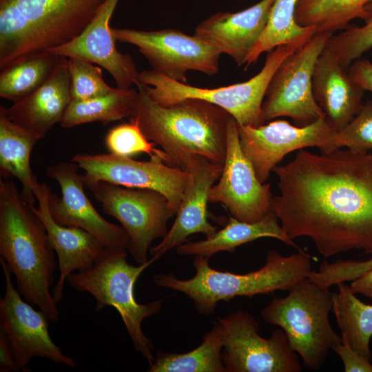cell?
I'll return each instance as SVG.
<instances>
[{
    "label": "cell",
    "mask_w": 372,
    "mask_h": 372,
    "mask_svg": "<svg viewBox=\"0 0 372 372\" xmlns=\"http://www.w3.org/2000/svg\"><path fill=\"white\" fill-rule=\"evenodd\" d=\"M272 172L280 194L271 210L291 240L309 238L324 258L354 249L372 254V153L300 149Z\"/></svg>",
    "instance_id": "6da1fadb"
},
{
    "label": "cell",
    "mask_w": 372,
    "mask_h": 372,
    "mask_svg": "<svg viewBox=\"0 0 372 372\" xmlns=\"http://www.w3.org/2000/svg\"><path fill=\"white\" fill-rule=\"evenodd\" d=\"M130 121L167 155L166 164L184 170L185 163L198 155L224 165L227 125L231 116L224 109L198 99H186L162 105L138 83Z\"/></svg>",
    "instance_id": "7a4b0ae2"
},
{
    "label": "cell",
    "mask_w": 372,
    "mask_h": 372,
    "mask_svg": "<svg viewBox=\"0 0 372 372\" xmlns=\"http://www.w3.org/2000/svg\"><path fill=\"white\" fill-rule=\"evenodd\" d=\"M54 250L45 225L15 183L0 180V255L17 285V290L37 306L50 322L59 318L50 287L56 267Z\"/></svg>",
    "instance_id": "3957f363"
},
{
    "label": "cell",
    "mask_w": 372,
    "mask_h": 372,
    "mask_svg": "<svg viewBox=\"0 0 372 372\" xmlns=\"http://www.w3.org/2000/svg\"><path fill=\"white\" fill-rule=\"evenodd\" d=\"M312 258L300 249L289 256L271 250L262 267L238 274L213 269L209 264V258L195 256L193 266L196 273L192 278L181 280L172 273H158L153 280L158 287L183 293L193 301L200 314L208 316L213 314L220 301L289 291L311 272Z\"/></svg>",
    "instance_id": "277c9868"
},
{
    "label": "cell",
    "mask_w": 372,
    "mask_h": 372,
    "mask_svg": "<svg viewBox=\"0 0 372 372\" xmlns=\"http://www.w3.org/2000/svg\"><path fill=\"white\" fill-rule=\"evenodd\" d=\"M105 0H0V69L80 35Z\"/></svg>",
    "instance_id": "5b68a950"
},
{
    "label": "cell",
    "mask_w": 372,
    "mask_h": 372,
    "mask_svg": "<svg viewBox=\"0 0 372 372\" xmlns=\"http://www.w3.org/2000/svg\"><path fill=\"white\" fill-rule=\"evenodd\" d=\"M158 258L152 256L137 266L127 261V249L105 247L92 268L72 273L67 281L72 288L91 294L98 311L113 307L120 314L134 349L149 366L154 356V345L142 330L144 319L160 311L163 299L139 304L134 296V285L141 273Z\"/></svg>",
    "instance_id": "8992f818"
},
{
    "label": "cell",
    "mask_w": 372,
    "mask_h": 372,
    "mask_svg": "<svg viewBox=\"0 0 372 372\" xmlns=\"http://www.w3.org/2000/svg\"><path fill=\"white\" fill-rule=\"evenodd\" d=\"M284 297H274L260 312L263 320L282 329L303 365L318 370L330 350L342 339L332 327L333 293L307 277Z\"/></svg>",
    "instance_id": "52a82bcc"
},
{
    "label": "cell",
    "mask_w": 372,
    "mask_h": 372,
    "mask_svg": "<svg viewBox=\"0 0 372 372\" xmlns=\"http://www.w3.org/2000/svg\"><path fill=\"white\" fill-rule=\"evenodd\" d=\"M309 37L277 46L267 52L260 71L249 80L216 88H203L171 79L153 70L139 72L138 83L155 102L168 105L186 99H198L230 114L238 125L259 127L265 123L262 105L271 79L282 62L306 43Z\"/></svg>",
    "instance_id": "ba28073f"
},
{
    "label": "cell",
    "mask_w": 372,
    "mask_h": 372,
    "mask_svg": "<svg viewBox=\"0 0 372 372\" xmlns=\"http://www.w3.org/2000/svg\"><path fill=\"white\" fill-rule=\"evenodd\" d=\"M104 213L121 224L130 238L128 251L135 262H146L152 242L167 234V223L175 216L167 198L147 189L128 188L106 181L85 184Z\"/></svg>",
    "instance_id": "9c48e42d"
},
{
    "label": "cell",
    "mask_w": 372,
    "mask_h": 372,
    "mask_svg": "<svg viewBox=\"0 0 372 372\" xmlns=\"http://www.w3.org/2000/svg\"><path fill=\"white\" fill-rule=\"evenodd\" d=\"M332 32H316L279 65L268 85L262 105L264 121L288 116L305 126L324 116L316 102L312 77L316 62Z\"/></svg>",
    "instance_id": "30bf717a"
},
{
    "label": "cell",
    "mask_w": 372,
    "mask_h": 372,
    "mask_svg": "<svg viewBox=\"0 0 372 372\" xmlns=\"http://www.w3.org/2000/svg\"><path fill=\"white\" fill-rule=\"evenodd\" d=\"M222 328V360L226 372H300L298 354L282 329L269 338L259 334L260 326L248 311L237 310L217 320Z\"/></svg>",
    "instance_id": "8fae6325"
},
{
    "label": "cell",
    "mask_w": 372,
    "mask_h": 372,
    "mask_svg": "<svg viewBox=\"0 0 372 372\" xmlns=\"http://www.w3.org/2000/svg\"><path fill=\"white\" fill-rule=\"evenodd\" d=\"M115 40L135 45L153 70L180 83L187 73L196 71L208 76L219 70L221 52L195 34L176 29L141 30L112 28Z\"/></svg>",
    "instance_id": "7c38bea8"
},
{
    "label": "cell",
    "mask_w": 372,
    "mask_h": 372,
    "mask_svg": "<svg viewBox=\"0 0 372 372\" xmlns=\"http://www.w3.org/2000/svg\"><path fill=\"white\" fill-rule=\"evenodd\" d=\"M79 168L85 184L106 181L128 188L147 189L162 194L176 215L185 187L189 180L188 172L167 165L154 156L147 161L113 154H81L71 158Z\"/></svg>",
    "instance_id": "4fadbf2b"
},
{
    "label": "cell",
    "mask_w": 372,
    "mask_h": 372,
    "mask_svg": "<svg viewBox=\"0 0 372 372\" xmlns=\"http://www.w3.org/2000/svg\"><path fill=\"white\" fill-rule=\"evenodd\" d=\"M241 149L251 163L260 183L288 154L316 147L321 154L334 151L335 131L323 116L305 126L293 125L287 121H272L259 127L238 125Z\"/></svg>",
    "instance_id": "5bb4252c"
},
{
    "label": "cell",
    "mask_w": 372,
    "mask_h": 372,
    "mask_svg": "<svg viewBox=\"0 0 372 372\" xmlns=\"http://www.w3.org/2000/svg\"><path fill=\"white\" fill-rule=\"evenodd\" d=\"M0 262L6 280L5 295L0 300V330L10 343L19 370L29 371L27 366L34 357L74 367L75 361L65 355L51 339L48 318L40 309L35 310L23 301L1 257Z\"/></svg>",
    "instance_id": "9a60e30c"
},
{
    "label": "cell",
    "mask_w": 372,
    "mask_h": 372,
    "mask_svg": "<svg viewBox=\"0 0 372 372\" xmlns=\"http://www.w3.org/2000/svg\"><path fill=\"white\" fill-rule=\"evenodd\" d=\"M272 198L270 184L260 182L241 149L238 123L231 116L223 172L210 189L209 203L223 204L231 216L240 221L255 223L271 211Z\"/></svg>",
    "instance_id": "2e32d148"
},
{
    "label": "cell",
    "mask_w": 372,
    "mask_h": 372,
    "mask_svg": "<svg viewBox=\"0 0 372 372\" xmlns=\"http://www.w3.org/2000/svg\"><path fill=\"white\" fill-rule=\"evenodd\" d=\"M74 163L59 162L46 169V175L61 188L59 198L50 190L49 209L54 220L63 226L80 227L98 238L105 247L128 249L130 238L122 226L113 224L94 208L87 196L83 176Z\"/></svg>",
    "instance_id": "e0dca14e"
},
{
    "label": "cell",
    "mask_w": 372,
    "mask_h": 372,
    "mask_svg": "<svg viewBox=\"0 0 372 372\" xmlns=\"http://www.w3.org/2000/svg\"><path fill=\"white\" fill-rule=\"evenodd\" d=\"M223 165L214 163L201 156L188 159L184 170L190 174L181 198L176 219L157 245L149 249L152 256L160 259L167 252L188 242L197 233L207 238L216 231L208 220L207 203L211 188L222 174Z\"/></svg>",
    "instance_id": "ac0fdd59"
},
{
    "label": "cell",
    "mask_w": 372,
    "mask_h": 372,
    "mask_svg": "<svg viewBox=\"0 0 372 372\" xmlns=\"http://www.w3.org/2000/svg\"><path fill=\"white\" fill-rule=\"evenodd\" d=\"M118 1L105 0L80 35L48 51L59 56L79 58L97 64L112 75L117 87L130 89L138 83L139 72L132 56L116 49L110 26Z\"/></svg>",
    "instance_id": "d6986e66"
},
{
    "label": "cell",
    "mask_w": 372,
    "mask_h": 372,
    "mask_svg": "<svg viewBox=\"0 0 372 372\" xmlns=\"http://www.w3.org/2000/svg\"><path fill=\"white\" fill-rule=\"evenodd\" d=\"M50 188L45 183L36 180L33 187L38 207H32L43 221L50 245L58 256L59 278L52 292L57 304L63 297L64 284L74 271L90 269L105 247L91 233L77 227L63 226L52 218L49 209Z\"/></svg>",
    "instance_id": "ffe728a7"
},
{
    "label": "cell",
    "mask_w": 372,
    "mask_h": 372,
    "mask_svg": "<svg viewBox=\"0 0 372 372\" xmlns=\"http://www.w3.org/2000/svg\"><path fill=\"white\" fill-rule=\"evenodd\" d=\"M274 1L260 0L239 12L214 13L197 25L194 34L238 66L245 65L267 26Z\"/></svg>",
    "instance_id": "44dd1931"
},
{
    "label": "cell",
    "mask_w": 372,
    "mask_h": 372,
    "mask_svg": "<svg viewBox=\"0 0 372 372\" xmlns=\"http://www.w3.org/2000/svg\"><path fill=\"white\" fill-rule=\"evenodd\" d=\"M71 101L68 58L61 56L40 87L9 107L1 106L0 114L40 140L55 124L60 123Z\"/></svg>",
    "instance_id": "7402d4cb"
},
{
    "label": "cell",
    "mask_w": 372,
    "mask_h": 372,
    "mask_svg": "<svg viewBox=\"0 0 372 372\" xmlns=\"http://www.w3.org/2000/svg\"><path fill=\"white\" fill-rule=\"evenodd\" d=\"M312 91L327 121L337 132L354 118L364 103L365 90L353 80L338 56L326 47L314 66Z\"/></svg>",
    "instance_id": "603a6c76"
},
{
    "label": "cell",
    "mask_w": 372,
    "mask_h": 372,
    "mask_svg": "<svg viewBox=\"0 0 372 372\" xmlns=\"http://www.w3.org/2000/svg\"><path fill=\"white\" fill-rule=\"evenodd\" d=\"M261 238H272L299 249L283 230L278 218L271 210L255 223L240 221L232 216L225 227L205 240L187 242L176 247L180 255L211 258L220 251L234 252L236 247Z\"/></svg>",
    "instance_id": "cb8c5ba5"
},
{
    "label": "cell",
    "mask_w": 372,
    "mask_h": 372,
    "mask_svg": "<svg viewBox=\"0 0 372 372\" xmlns=\"http://www.w3.org/2000/svg\"><path fill=\"white\" fill-rule=\"evenodd\" d=\"M28 132L0 114V174L4 179L17 178L22 186L21 196L30 205L37 180L30 166L32 149L39 141Z\"/></svg>",
    "instance_id": "d4e9b609"
},
{
    "label": "cell",
    "mask_w": 372,
    "mask_h": 372,
    "mask_svg": "<svg viewBox=\"0 0 372 372\" xmlns=\"http://www.w3.org/2000/svg\"><path fill=\"white\" fill-rule=\"evenodd\" d=\"M61 56L48 50L29 52L1 69V98L17 102L40 87L54 70Z\"/></svg>",
    "instance_id": "484cf974"
},
{
    "label": "cell",
    "mask_w": 372,
    "mask_h": 372,
    "mask_svg": "<svg viewBox=\"0 0 372 372\" xmlns=\"http://www.w3.org/2000/svg\"><path fill=\"white\" fill-rule=\"evenodd\" d=\"M333 293L332 311L340 330L341 339L368 360L371 358L372 305L360 300L345 282Z\"/></svg>",
    "instance_id": "4316f807"
},
{
    "label": "cell",
    "mask_w": 372,
    "mask_h": 372,
    "mask_svg": "<svg viewBox=\"0 0 372 372\" xmlns=\"http://www.w3.org/2000/svg\"><path fill=\"white\" fill-rule=\"evenodd\" d=\"M223 332L217 321L203 336L202 343L189 352L158 351L149 372H226L222 360Z\"/></svg>",
    "instance_id": "83f0119b"
},
{
    "label": "cell",
    "mask_w": 372,
    "mask_h": 372,
    "mask_svg": "<svg viewBox=\"0 0 372 372\" xmlns=\"http://www.w3.org/2000/svg\"><path fill=\"white\" fill-rule=\"evenodd\" d=\"M137 90L114 88L108 94L84 101H71L60 122L63 128L99 121L104 125L130 117Z\"/></svg>",
    "instance_id": "f1b7e54d"
},
{
    "label": "cell",
    "mask_w": 372,
    "mask_h": 372,
    "mask_svg": "<svg viewBox=\"0 0 372 372\" xmlns=\"http://www.w3.org/2000/svg\"><path fill=\"white\" fill-rule=\"evenodd\" d=\"M372 0H298L295 19L302 26H314L317 32L333 33L346 29L355 19L364 20L365 7Z\"/></svg>",
    "instance_id": "f546056e"
},
{
    "label": "cell",
    "mask_w": 372,
    "mask_h": 372,
    "mask_svg": "<svg viewBox=\"0 0 372 372\" xmlns=\"http://www.w3.org/2000/svg\"><path fill=\"white\" fill-rule=\"evenodd\" d=\"M298 0H275L267 26L256 47L249 54L246 67L254 63L266 52L305 37L313 36L314 26H302L295 19Z\"/></svg>",
    "instance_id": "4dcf8cb0"
},
{
    "label": "cell",
    "mask_w": 372,
    "mask_h": 372,
    "mask_svg": "<svg viewBox=\"0 0 372 372\" xmlns=\"http://www.w3.org/2000/svg\"><path fill=\"white\" fill-rule=\"evenodd\" d=\"M364 25L347 28L327 41L326 48L333 52L345 68L372 48V1L365 7Z\"/></svg>",
    "instance_id": "1f68e13d"
},
{
    "label": "cell",
    "mask_w": 372,
    "mask_h": 372,
    "mask_svg": "<svg viewBox=\"0 0 372 372\" xmlns=\"http://www.w3.org/2000/svg\"><path fill=\"white\" fill-rule=\"evenodd\" d=\"M105 143L110 154L131 157L145 153L149 157L158 156L165 163L167 161L165 152L156 148L154 142H149L138 124L132 121L111 128L106 134Z\"/></svg>",
    "instance_id": "d6a6232c"
},
{
    "label": "cell",
    "mask_w": 372,
    "mask_h": 372,
    "mask_svg": "<svg viewBox=\"0 0 372 372\" xmlns=\"http://www.w3.org/2000/svg\"><path fill=\"white\" fill-rule=\"evenodd\" d=\"M72 101H84L105 95L114 90L103 78L100 67L79 58H68Z\"/></svg>",
    "instance_id": "836d02e7"
},
{
    "label": "cell",
    "mask_w": 372,
    "mask_h": 372,
    "mask_svg": "<svg viewBox=\"0 0 372 372\" xmlns=\"http://www.w3.org/2000/svg\"><path fill=\"white\" fill-rule=\"evenodd\" d=\"M346 147L356 152L372 149V100L363 103L359 112L333 138L334 150Z\"/></svg>",
    "instance_id": "e575fe53"
},
{
    "label": "cell",
    "mask_w": 372,
    "mask_h": 372,
    "mask_svg": "<svg viewBox=\"0 0 372 372\" xmlns=\"http://www.w3.org/2000/svg\"><path fill=\"white\" fill-rule=\"evenodd\" d=\"M372 269V258L363 261L338 260L329 262L324 260L318 270H311L307 276L313 282L326 288L338 283L352 281Z\"/></svg>",
    "instance_id": "d590c367"
},
{
    "label": "cell",
    "mask_w": 372,
    "mask_h": 372,
    "mask_svg": "<svg viewBox=\"0 0 372 372\" xmlns=\"http://www.w3.org/2000/svg\"><path fill=\"white\" fill-rule=\"evenodd\" d=\"M333 351L340 358L345 372H372L370 360L352 349L342 340L333 348Z\"/></svg>",
    "instance_id": "8d00e7d4"
},
{
    "label": "cell",
    "mask_w": 372,
    "mask_h": 372,
    "mask_svg": "<svg viewBox=\"0 0 372 372\" xmlns=\"http://www.w3.org/2000/svg\"><path fill=\"white\" fill-rule=\"evenodd\" d=\"M350 76L365 91L372 92V63L366 59L353 61L349 68Z\"/></svg>",
    "instance_id": "74e56055"
},
{
    "label": "cell",
    "mask_w": 372,
    "mask_h": 372,
    "mask_svg": "<svg viewBox=\"0 0 372 372\" xmlns=\"http://www.w3.org/2000/svg\"><path fill=\"white\" fill-rule=\"evenodd\" d=\"M12 349L5 333L0 330V371H19Z\"/></svg>",
    "instance_id": "f35d334b"
},
{
    "label": "cell",
    "mask_w": 372,
    "mask_h": 372,
    "mask_svg": "<svg viewBox=\"0 0 372 372\" xmlns=\"http://www.w3.org/2000/svg\"><path fill=\"white\" fill-rule=\"evenodd\" d=\"M349 287L355 294L372 299V269L352 280Z\"/></svg>",
    "instance_id": "ab89813d"
}]
</instances>
